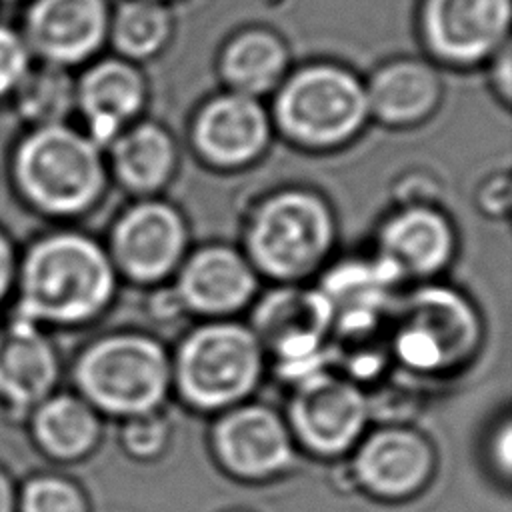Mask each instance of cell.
Masks as SVG:
<instances>
[{"label":"cell","mask_w":512,"mask_h":512,"mask_svg":"<svg viewBox=\"0 0 512 512\" xmlns=\"http://www.w3.org/2000/svg\"><path fill=\"white\" fill-rule=\"evenodd\" d=\"M478 208L492 218H502L508 214L510 208V180L508 176L494 174L492 178L484 180L478 188Z\"/></svg>","instance_id":"obj_29"},{"label":"cell","mask_w":512,"mask_h":512,"mask_svg":"<svg viewBox=\"0 0 512 512\" xmlns=\"http://www.w3.org/2000/svg\"><path fill=\"white\" fill-rule=\"evenodd\" d=\"M110 182L132 198L160 196L178 170V148L158 122L142 120L124 128L106 148Z\"/></svg>","instance_id":"obj_20"},{"label":"cell","mask_w":512,"mask_h":512,"mask_svg":"<svg viewBox=\"0 0 512 512\" xmlns=\"http://www.w3.org/2000/svg\"><path fill=\"white\" fill-rule=\"evenodd\" d=\"M8 174L26 208L50 220L86 216L110 184L104 148L66 122L30 128L12 148Z\"/></svg>","instance_id":"obj_2"},{"label":"cell","mask_w":512,"mask_h":512,"mask_svg":"<svg viewBox=\"0 0 512 512\" xmlns=\"http://www.w3.org/2000/svg\"><path fill=\"white\" fill-rule=\"evenodd\" d=\"M510 26V0H428L424 32L434 52L470 64L494 52Z\"/></svg>","instance_id":"obj_17"},{"label":"cell","mask_w":512,"mask_h":512,"mask_svg":"<svg viewBox=\"0 0 512 512\" xmlns=\"http://www.w3.org/2000/svg\"><path fill=\"white\" fill-rule=\"evenodd\" d=\"M16 512H90V500L76 480L36 472L18 484Z\"/></svg>","instance_id":"obj_26"},{"label":"cell","mask_w":512,"mask_h":512,"mask_svg":"<svg viewBox=\"0 0 512 512\" xmlns=\"http://www.w3.org/2000/svg\"><path fill=\"white\" fill-rule=\"evenodd\" d=\"M10 98L18 118L30 128L64 124L74 110V82L64 68L52 64L30 66Z\"/></svg>","instance_id":"obj_24"},{"label":"cell","mask_w":512,"mask_h":512,"mask_svg":"<svg viewBox=\"0 0 512 512\" xmlns=\"http://www.w3.org/2000/svg\"><path fill=\"white\" fill-rule=\"evenodd\" d=\"M272 130V118L258 98L230 90L198 110L190 126V146L204 166L236 172L266 154Z\"/></svg>","instance_id":"obj_14"},{"label":"cell","mask_w":512,"mask_h":512,"mask_svg":"<svg viewBox=\"0 0 512 512\" xmlns=\"http://www.w3.org/2000/svg\"><path fill=\"white\" fill-rule=\"evenodd\" d=\"M392 352L418 376H440L464 366L482 342V320L460 292L424 284L394 300Z\"/></svg>","instance_id":"obj_6"},{"label":"cell","mask_w":512,"mask_h":512,"mask_svg":"<svg viewBox=\"0 0 512 512\" xmlns=\"http://www.w3.org/2000/svg\"><path fill=\"white\" fill-rule=\"evenodd\" d=\"M118 442L126 456L152 462L166 454L172 442V422L162 410L132 416L120 422Z\"/></svg>","instance_id":"obj_27"},{"label":"cell","mask_w":512,"mask_h":512,"mask_svg":"<svg viewBox=\"0 0 512 512\" xmlns=\"http://www.w3.org/2000/svg\"><path fill=\"white\" fill-rule=\"evenodd\" d=\"M370 116L366 86L344 68L310 66L278 90L272 126L294 146L330 152L352 142Z\"/></svg>","instance_id":"obj_7"},{"label":"cell","mask_w":512,"mask_h":512,"mask_svg":"<svg viewBox=\"0 0 512 512\" xmlns=\"http://www.w3.org/2000/svg\"><path fill=\"white\" fill-rule=\"evenodd\" d=\"M172 392L188 408L218 414L250 400L268 358L254 330L234 318L204 320L170 352Z\"/></svg>","instance_id":"obj_5"},{"label":"cell","mask_w":512,"mask_h":512,"mask_svg":"<svg viewBox=\"0 0 512 512\" xmlns=\"http://www.w3.org/2000/svg\"><path fill=\"white\" fill-rule=\"evenodd\" d=\"M20 252L12 236L0 226V308L12 300Z\"/></svg>","instance_id":"obj_31"},{"label":"cell","mask_w":512,"mask_h":512,"mask_svg":"<svg viewBox=\"0 0 512 512\" xmlns=\"http://www.w3.org/2000/svg\"><path fill=\"white\" fill-rule=\"evenodd\" d=\"M336 240L338 222L328 198L312 188L286 186L252 206L242 252L260 278L302 284L322 270Z\"/></svg>","instance_id":"obj_3"},{"label":"cell","mask_w":512,"mask_h":512,"mask_svg":"<svg viewBox=\"0 0 512 512\" xmlns=\"http://www.w3.org/2000/svg\"><path fill=\"white\" fill-rule=\"evenodd\" d=\"M104 246L118 278L158 286L188 254L190 228L182 210L162 196L134 198L114 218Z\"/></svg>","instance_id":"obj_10"},{"label":"cell","mask_w":512,"mask_h":512,"mask_svg":"<svg viewBox=\"0 0 512 512\" xmlns=\"http://www.w3.org/2000/svg\"><path fill=\"white\" fill-rule=\"evenodd\" d=\"M30 70V48L10 28L0 26V100L10 98Z\"/></svg>","instance_id":"obj_28"},{"label":"cell","mask_w":512,"mask_h":512,"mask_svg":"<svg viewBox=\"0 0 512 512\" xmlns=\"http://www.w3.org/2000/svg\"><path fill=\"white\" fill-rule=\"evenodd\" d=\"M16 496L18 484L10 476V472L0 466V512H16Z\"/></svg>","instance_id":"obj_32"},{"label":"cell","mask_w":512,"mask_h":512,"mask_svg":"<svg viewBox=\"0 0 512 512\" xmlns=\"http://www.w3.org/2000/svg\"><path fill=\"white\" fill-rule=\"evenodd\" d=\"M104 0H36L26 16V44L44 64L66 68L86 60L104 40Z\"/></svg>","instance_id":"obj_18"},{"label":"cell","mask_w":512,"mask_h":512,"mask_svg":"<svg viewBox=\"0 0 512 512\" xmlns=\"http://www.w3.org/2000/svg\"><path fill=\"white\" fill-rule=\"evenodd\" d=\"M290 384L282 414L298 452L324 460L350 454L372 420L364 386L330 366L312 370Z\"/></svg>","instance_id":"obj_8"},{"label":"cell","mask_w":512,"mask_h":512,"mask_svg":"<svg viewBox=\"0 0 512 512\" xmlns=\"http://www.w3.org/2000/svg\"><path fill=\"white\" fill-rule=\"evenodd\" d=\"M118 280L100 240L76 228L48 230L20 252L10 316L46 332L82 328L112 306Z\"/></svg>","instance_id":"obj_1"},{"label":"cell","mask_w":512,"mask_h":512,"mask_svg":"<svg viewBox=\"0 0 512 512\" xmlns=\"http://www.w3.org/2000/svg\"><path fill=\"white\" fill-rule=\"evenodd\" d=\"M366 98L370 116L388 126H412L438 106L440 80L424 62L398 60L372 76Z\"/></svg>","instance_id":"obj_22"},{"label":"cell","mask_w":512,"mask_h":512,"mask_svg":"<svg viewBox=\"0 0 512 512\" xmlns=\"http://www.w3.org/2000/svg\"><path fill=\"white\" fill-rule=\"evenodd\" d=\"M70 378L72 390L102 418L122 422L162 410L172 392L170 350L140 330L108 332L82 346Z\"/></svg>","instance_id":"obj_4"},{"label":"cell","mask_w":512,"mask_h":512,"mask_svg":"<svg viewBox=\"0 0 512 512\" xmlns=\"http://www.w3.org/2000/svg\"><path fill=\"white\" fill-rule=\"evenodd\" d=\"M104 418L74 390H56L28 416L34 448L56 464H76L96 452Z\"/></svg>","instance_id":"obj_21"},{"label":"cell","mask_w":512,"mask_h":512,"mask_svg":"<svg viewBox=\"0 0 512 512\" xmlns=\"http://www.w3.org/2000/svg\"><path fill=\"white\" fill-rule=\"evenodd\" d=\"M286 60V50L274 34L262 30L244 32L222 54V78L232 92L258 98L278 86Z\"/></svg>","instance_id":"obj_23"},{"label":"cell","mask_w":512,"mask_h":512,"mask_svg":"<svg viewBox=\"0 0 512 512\" xmlns=\"http://www.w3.org/2000/svg\"><path fill=\"white\" fill-rule=\"evenodd\" d=\"M248 326L268 362L294 382L326 364V342L334 330V308L318 286L276 284L252 302Z\"/></svg>","instance_id":"obj_9"},{"label":"cell","mask_w":512,"mask_h":512,"mask_svg":"<svg viewBox=\"0 0 512 512\" xmlns=\"http://www.w3.org/2000/svg\"><path fill=\"white\" fill-rule=\"evenodd\" d=\"M172 280L182 310L204 320L234 318L260 294V276L242 248L222 242L190 248Z\"/></svg>","instance_id":"obj_13"},{"label":"cell","mask_w":512,"mask_h":512,"mask_svg":"<svg viewBox=\"0 0 512 512\" xmlns=\"http://www.w3.org/2000/svg\"><path fill=\"white\" fill-rule=\"evenodd\" d=\"M146 102L142 74L124 60L108 58L88 68L74 84V108L86 134L106 148L124 128L134 124Z\"/></svg>","instance_id":"obj_19"},{"label":"cell","mask_w":512,"mask_h":512,"mask_svg":"<svg viewBox=\"0 0 512 512\" xmlns=\"http://www.w3.org/2000/svg\"><path fill=\"white\" fill-rule=\"evenodd\" d=\"M488 458L492 468L498 476L504 480L510 478V464H512V430H510V418L504 416L494 428L486 444Z\"/></svg>","instance_id":"obj_30"},{"label":"cell","mask_w":512,"mask_h":512,"mask_svg":"<svg viewBox=\"0 0 512 512\" xmlns=\"http://www.w3.org/2000/svg\"><path fill=\"white\" fill-rule=\"evenodd\" d=\"M238 512H240V510H238Z\"/></svg>","instance_id":"obj_34"},{"label":"cell","mask_w":512,"mask_h":512,"mask_svg":"<svg viewBox=\"0 0 512 512\" xmlns=\"http://www.w3.org/2000/svg\"><path fill=\"white\" fill-rule=\"evenodd\" d=\"M168 34V12L156 0H128L112 20L114 44L130 58L152 56L164 46Z\"/></svg>","instance_id":"obj_25"},{"label":"cell","mask_w":512,"mask_h":512,"mask_svg":"<svg viewBox=\"0 0 512 512\" xmlns=\"http://www.w3.org/2000/svg\"><path fill=\"white\" fill-rule=\"evenodd\" d=\"M350 480L382 502H402L420 494L436 472V450L410 424H380L366 430L350 452Z\"/></svg>","instance_id":"obj_12"},{"label":"cell","mask_w":512,"mask_h":512,"mask_svg":"<svg viewBox=\"0 0 512 512\" xmlns=\"http://www.w3.org/2000/svg\"><path fill=\"white\" fill-rule=\"evenodd\" d=\"M208 446L218 468L240 482L276 480L288 474L298 460L284 414L252 400L214 416Z\"/></svg>","instance_id":"obj_11"},{"label":"cell","mask_w":512,"mask_h":512,"mask_svg":"<svg viewBox=\"0 0 512 512\" xmlns=\"http://www.w3.org/2000/svg\"><path fill=\"white\" fill-rule=\"evenodd\" d=\"M456 246V228L436 204H406L382 220L376 260L398 282H424L450 266Z\"/></svg>","instance_id":"obj_15"},{"label":"cell","mask_w":512,"mask_h":512,"mask_svg":"<svg viewBox=\"0 0 512 512\" xmlns=\"http://www.w3.org/2000/svg\"><path fill=\"white\" fill-rule=\"evenodd\" d=\"M60 378L62 360L44 328L14 316L0 324V408L14 422L56 392Z\"/></svg>","instance_id":"obj_16"},{"label":"cell","mask_w":512,"mask_h":512,"mask_svg":"<svg viewBox=\"0 0 512 512\" xmlns=\"http://www.w3.org/2000/svg\"><path fill=\"white\" fill-rule=\"evenodd\" d=\"M496 84H498V88L502 92V98L508 100L510 98V84H512V80H510V56H508V50H504V54H502V62H500L498 72H496Z\"/></svg>","instance_id":"obj_33"}]
</instances>
